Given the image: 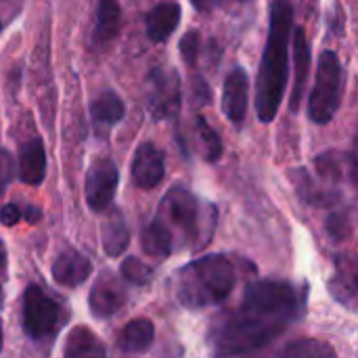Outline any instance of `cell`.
Returning <instances> with one entry per match:
<instances>
[{
  "mask_svg": "<svg viewBox=\"0 0 358 358\" xmlns=\"http://www.w3.org/2000/svg\"><path fill=\"white\" fill-rule=\"evenodd\" d=\"M304 292L287 281L258 279L245 285L241 306L222 313L208 336L218 357H239L256 352L279 336L304 313Z\"/></svg>",
  "mask_w": 358,
  "mask_h": 358,
  "instance_id": "1",
  "label": "cell"
},
{
  "mask_svg": "<svg viewBox=\"0 0 358 358\" xmlns=\"http://www.w3.org/2000/svg\"><path fill=\"white\" fill-rule=\"evenodd\" d=\"M292 23V0H273L266 46L256 80V111L264 124L275 120L287 88Z\"/></svg>",
  "mask_w": 358,
  "mask_h": 358,
  "instance_id": "2",
  "label": "cell"
},
{
  "mask_svg": "<svg viewBox=\"0 0 358 358\" xmlns=\"http://www.w3.org/2000/svg\"><path fill=\"white\" fill-rule=\"evenodd\" d=\"M237 283L233 262L222 254H210L180 268L176 298L189 310H201L224 302Z\"/></svg>",
  "mask_w": 358,
  "mask_h": 358,
  "instance_id": "3",
  "label": "cell"
},
{
  "mask_svg": "<svg viewBox=\"0 0 358 358\" xmlns=\"http://www.w3.org/2000/svg\"><path fill=\"white\" fill-rule=\"evenodd\" d=\"M344 69L334 50H323L319 57L315 88L308 99V115L315 124H329L342 105Z\"/></svg>",
  "mask_w": 358,
  "mask_h": 358,
  "instance_id": "4",
  "label": "cell"
},
{
  "mask_svg": "<svg viewBox=\"0 0 358 358\" xmlns=\"http://www.w3.org/2000/svg\"><path fill=\"white\" fill-rule=\"evenodd\" d=\"M168 229L174 224L176 231H180L185 241H199V233L203 229V220H201V206L197 201V197L185 189L182 185H174L164 201H162V216H159ZM199 248V243H197Z\"/></svg>",
  "mask_w": 358,
  "mask_h": 358,
  "instance_id": "5",
  "label": "cell"
},
{
  "mask_svg": "<svg viewBox=\"0 0 358 358\" xmlns=\"http://www.w3.org/2000/svg\"><path fill=\"white\" fill-rule=\"evenodd\" d=\"M61 321L59 304L38 285H29L23 296V329L34 342H48Z\"/></svg>",
  "mask_w": 358,
  "mask_h": 358,
  "instance_id": "6",
  "label": "cell"
},
{
  "mask_svg": "<svg viewBox=\"0 0 358 358\" xmlns=\"http://www.w3.org/2000/svg\"><path fill=\"white\" fill-rule=\"evenodd\" d=\"M145 101L153 120H172L180 111V78L176 69L157 65L145 82Z\"/></svg>",
  "mask_w": 358,
  "mask_h": 358,
  "instance_id": "7",
  "label": "cell"
},
{
  "mask_svg": "<svg viewBox=\"0 0 358 358\" xmlns=\"http://www.w3.org/2000/svg\"><path fill=\"white\" fill-rule=\"evenodd\" d=\"M120 172L113 159L101 157L86 172V203L92 212H103L111 206L117 191Z\"/></svg>",
  "mask_w": 358,
  "mask_h": 358,
  "instance_id": "8",
  "label": "cell"
},
{
  "mask_svg": "<svg viewBox=\"0 0 358 358\" xmlns=\"http://www.w3.org/2000/svg\"><path fill=\"white\" fill-rule=\"evenodd\" d=\"M126 304V289L122 281L111 275L109 271H103L99 279L92 285V292L88 296V306L96 319H109L113 317L122 306Z\"/></svg>",
  "mask_w": 358,
  "mask_h": 358,
  "instance_id": "9",
  "label": "cell"
},
{
  "mask_svg": "<svg viewBox=\"0 0 358 358\" xmlns=\"http://www.w3.org/2000/svg\"><path fill=\"white\" fill-rule=\"evenodd\" d=\"M164 172L166 166L162 149L151 143H143L132 159V182L143 191H151L164 180Z\"/></svg>",
  "mask_w": 358,
  "mask_h": 358,
  "instance_id": "10",
  "label": "cell"
},
{
  "mask_svg": "<svg viewBox=\"0 0 358 358\" xmlns=\"http://www.w3.org/2000/svg\"><path fill=\"white\" fill-rule=\"evenodd\" d=\"M248 99H250V78L245 69L235 67L224 80V94H222V111L224 115L241 126L248 113Z\"/></svg>",
  "mask_w": 358,
  "mask_h": 358,
  "instance_id": "11",
  "label": "cell"
},
{
  "mask_svg": "<svg viewBox=\"0 0 358 358\" xmlns=\"http://www.w3.org/2000/svg\"><path fill=\"white\" fill-rule=\"evenodd\" d=\"M92 264L78 250H65L52 264V279L63 287H80L90 277Z\"/></svg>",
  "mask_w": 358,
  "mask_h": 358,
  "instance_id": "12",
  "label": "cell"
},
{
  "mask_svg": "<svg viewBox=\"0 0 358 358\" xmlns=\"http://www.w3.org/2000/svg\"><path fill=\"white\" fill-rule=\"evenodd\" d=\"M289 178L296 187L298 197L306 203V206H315V208H334L340 203L342 193L336 189H323L304 168L292 170Z\"/></svg>",
  "mask_w": 358,
  "mask_h": 358,
  "instance_id": "13",
  "label": "cell"
},
{
  "mask_svg": "<svg viewBox=\"0 0 358 358\" xmlns=\"http://www.w3.org/2000/svg\"><path fill=\"white\" fill-rule=\"evenodd\" d=\"M46 174V151L40 138H31L19 149V178L29 185L38 187Z\"/></svg>",
  "mask_w": 358,
  "mask_h": 358,
  "instance_id": "14",
  "label": "cell"
},
{
  "mask_svg": "<svg viewBox=\"0 0 358 358\" xmlns=\"http://www.w3.org/2000/svg\"><path fill=\"white\" fill-rule=\"evenodd\" d=\"M294 65H296V82H294L289 105H292V111H298L302 103V94L306 90L308 71H310V44L302 27L294 29Z\"/></svg>",
  "mask_w": 358,
  "mask_h": 358,
  "instance_id": "15",
  "label": "cell"
},
{
  "mask_svg": "<svg viewBox=\"0 0 358 358\" xmlns=\"http://www.w3.org/2000/svg\"><path fill=\"white\" fill-rule=\"evenodd\" d=\"M180 4L162 2L147 13V36L153 42H166L180 23Z\"/></svg>",
  "mask_w": 358,
  "mask_h": 358,
  "instance_id": "16",
  "label": "cell"
},
{
  "mask_svg": "<svg viewBox=\"0 0 358 358\" xmlns=\"http://www.w3.org/2000/svg\"><path fill=\"white\" fill-rule=\"evenodd\" d=\"M329 287L338 302H342L350 310H355V306H357V264H355L352 256H338L336 275H334Z\"/></svg>",
  "mask_w": 358,
  "mask_h": 358,
  "instance_id": "17",
  "label": "cell"
},
{
  "mask_svg": "<svg viewBox=\"0 0 358 358\" xmlns=\"http://www.w3.org/2000/svg\"><path fill=\"white\" fill-rule=\"evenodd\" d=\"M124 115H126V105L113 90H105L90 105L92 126L99 134H105V130H109L117 122H122Z\"/></svg>",
  "mask_w": 358,
  "mask_h": 358,
  "instance_id": "18",
  "label": "cell"
},
{
  "mask_svg": "<svg viewBox=\"0 0 358 358\" xmlns=\"http://www.w3.org/2000/svg\"><path fill=\"white\" fill-rule=\"evenodd\" d=\"M155 327L149 319H132L117 338V348L126 355H141L151 348Z\"/></svg>",
  "mask_w": 358,
  "mask_h": 358,
  "instance_id": "19",
  "label": "cell"
},
{
  "mask_svg": "<svg viewBox=\"0 0 358 358\" xmlns=\"http://www.w3.org/2000/svg\"><path fill=\"white\" fill-rule=\"evenodd\" d=\"M120 27H122V8H120L117 0H99L92 42L96 46L109 44L117 36Z\"/></svg>",
  "mask_w": 358,
  "mask_h": 358,
  "instance_id": "20",
  "label": "cell"
},
{
  "mask_svg": "<svg viewBox=\"0 0 358 358\" xmlns=\"http://www.w3.org/2000/svg\"><path fill=\"white\" fill-rule=\"evenodd\" d=\"M101 239H103V252L111 258L122 256L124 250L128 248L130 233H128V224L120 210H111V214L107 216V220L101 229Z\"/></svg>",
  "mask_w": 358,
  "mask_h": 358,
  "instance_id": "21",
  "label": "cell"
},
{
  "mask_svg": "<svg viewBox=\"0 0 358 358\" xmlns=\"http://www.w3.org/2000/svg\"><path fill=\"white\" fill-rule=\"evenodd\" d=\"M141 243H143L145 254L155 256V258H166L174 250V235L162 218H153L145 227Z\"/></svg>",
  "mask_w": 358,
  "mask_h": 358,
  "instance_id": "22",
  "label": "cell"
},
{
  "mask_svg": "<svg viewBox=\"0 0 358 358\" xmlns=\"http://www.w3.org/2000/svg\"><path fill=\"white\" fill-rule=\"evenodd\" d=\"M65 357H105V346L101 340L86 327H76L63 348Z\"/></svg>",
  "mask_w": 358,
  "mask_h": 358,
  "instance_id": "23",
  "label": "cell"
},
{
  "mask_svg": "<svg viewBox=\"0 0 358 358\" xmlns=\"http://www.w3.org/2000/svg\"><path fill=\"white\" fill-rule=\"evenodd\" d=\"M352 227H355V212H352V208H342V210L331 212L329 218H327V222H325L327 235L336 243L348 239L350 233H352Z\"/></svg>",
  "mask_w": 358,
  "mask_h": 358,
  "instance_id": "24",
  "label": "cell"
},
{
  "mask_svg": "<svg viewBox=\"0 0 358 358\" xmlns=\"http://www.w3.org/2000/svg\"><path fill=\"white\" fill-rule=\"evenodd\" d=\"M281 357H292V358H325V357H336L334 348L317 342V340H298L289 346H285L281 350Z\"/></svg>",
  "mask_w": 358,
  "mask_h": 358,
  "instance_id": "25",
  "label": "cell"
},
{
  "mask_svg": "<svg viewBox=\"0 0 358 358\" xmlns=\"http://www.w3.org/2000/svg\"><path fill=\"white\" fill-rule=\"evenodd\" d=\"M197 132H199V141H201V149H203V157L208 162H218V157L222 155V141L216 134V130L199 115L197 117Z\"/></svg>",
  "mask_w": 358,
  "mask_h": 358,
  "instance_id": "26",
  "label": "cell"
},
{
  "mask_svg": "<svg viewBox=\"0 0 358 358\" xmlns=\"http://www.w3.org/2000/svg\"><path fill=\"white\" fill-rule=\"evenodd\" d=\"M120 273H122V279L124 281H128L132 285H138V287L149 285L151 279H153V268L149 264H145L143 260L134 258V256H130V258H126L122 262Z\"/></svg>",
  "mask_w": 358,
  "mask_h": 358,
  "instance_id": "27",
  "label": "cell"
},
{
  "mask_svg": "<svg viewBox=\"0 0 358 358\" xmlns=\"http://www.w3.org/2000/svg\"><path fill=\"white\" fill-rule=\"evenodd\" d=\"M342 164H344V155L338 153V151H327V153H321L315 162L317 166V172L321 174L323 180H331V182H340L344 178V170H342Z\"/></svg>",
  "mask_w": 358,
  "mask_h": 358,
  "instance_id": "28",
  "label": "cell"
},
{
  "mask_svg": "<svg viewBox=\"0 0 358 358\" xmlns=\"http://www.w3.org/2000/svg\"><path fill=\"white\" fill-rule=\"evenodd\" d=\"M199 31L197 29H191L182 36L180 40V52H182V59L189 63V65H195L197 63V55H199Z\"/></svg>",
  "mask_w": 358,
  "mask_h": 358,
  "instance_id": "29",
  "label": "cell"
},
{
  "mask_svg": "<svg viewBox=\"0 0 358 358\" xmlns=\"http://www.w3.org/2000/svg\"><path fill=\"white\" fill-rule=\"evenodd\" d=\"M10 178H13V157L8 151L0 149V195L4 193Z\"/></svg>",
  "mask_w": 358,
  "mask_h": 358,
  "instance_id": "30",
  "label": "cell"
},
{
  "mask_svg": "<svg viewBox=\"0 0 358 358\" xmlns=\"http://www.w3.org/2000/svg\"><path fill=\"white\" fill-rule=\"evenodd\" d=\"M210 99H212L210 84L203 78L197 76L195 82H193V103L195 105H206V103H210Z\"/></svg>",
  "mask_w": 358,
  "mask_h": 358,
  "instance_id": "31",
  "label": "cell"
},
{
  "mask_svg": "<svg viewBox=\"0 0 358 358\" xmlns=\"http://www.w3.org/2000/svg\"><path fill=\"white\" fill-rule=\"evenodd\" d=\"M21 216H23V212H21V208H19L17 203H6V206L0 210V222H2L4 227H15V224L21 220Z\"/></svg>",
  "mask_w": 358,
  "mask_h": 358,
  "instance_id": "32",
  "label": "cell"
},
{
  "mask_svg": "<svg viewBox=\"0 0 358 358\" xmlns=\"http://www.w3.org/2000/svg\"><path fill=\"white\" fill-rule=\"evenodd\" d=\"M191 4H193L199 13H208V10H214L216 6H220L222 0H191Z\"/></svg>",
  "mask_w": 358,
  "mask_h": 358,
  "instance_id": "33",
  "label": "cell"
},
{
  "mask_svg": "<svg viewBox=\"0 0 358 358\" xmlns=\"http://www.w3.org/2000/svg\"><path fill=\"white\" fill-rule=\"evenodd\" d=\"M25 218H27V222H29V224H36V222L42 218V212H40L38 208L29 206V208L25 210Z\"/></svg>",
  "mask_w": 358,
  "mask_h": 358,
  "instance_id": "34",
  "label": "cell"
},
{
  "mask_svg": "<svg viewBox=\"0 0 358 358\" xmlns=\"http://www.w3.org/2000/svg\"><path fill=\"white\" fill-rule=\"evenodd\" d=\"M6 268V252H4V245H2V241H0V273Z\"/></svg>",
  "mask_w": 358,
  "mask_h": 358,
  "instance_id": "35",
  "label": "cell"
},
{
  "mask_svg": "<svg viewBox=\"0 0 358 358\" xmlns=\"http://www.w3.org/2000/svg\"><path fill=\"white\" fill-rule=\"evenodd\" d=\"M0 350H2V325H0Z\"/></svg>",
  "mask_w": 358,
  "mask_h": 358,
  "instance_id": "36",
  "label": "cell"
},
{
  "mask_svg": "<svg viewBox=\"0 0 358 358\" xmlns=\"http://www.w3.org/2000/svg\"><path fill=\"white\" fill-rule=\"evenodd\" d=\"M0 296H2V289H0Z\"/></svg>",
  "mask_w": 358,
  "mask_h": 358,
  "instance_id": "37",
  "label": "cell"
}]
</instances>
